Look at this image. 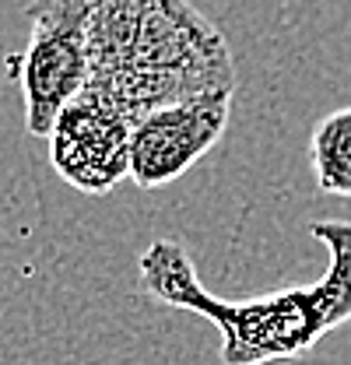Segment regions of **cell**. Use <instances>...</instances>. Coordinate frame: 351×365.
<instances>
[{
  "instance_id": "cell-6",
  "label": "cell",
  "mask_w": 351,
  "mask_h": 365,
  "mask_svg": "<svg viewBox=\"0 0 351 365\" xmlns=\"http://www.w3.org/2000/svg\"><path fill=\"white\" fill-rule=\"evenodd\" d=\"M309 162L320 193L351 197V106L327 113L312 127Z\"/></svg>"
},
{
  "instance_id": "cell-1",
  "label": "cell",
  "mask_w": 351,
  "mask_h": 365,
  "mask_svg": "<svg viewBox=\"0 0 351 365\" xmlns=\"http://www.w3.org/2000/svg\"><path fill=\"white\" fill-rule=\"evenodd\" d=\"M309 235L330 253L327 274L309 288H285L239 302L218 299L200 284L186 246L176 239H155L141 253V284L151 299L215 323L225 365L302 359L323 334L351 319V222H312Z\"/></svg>"
},
{
  "instance_id": "cell-3",
  "label": "cell",
  "mask_w": 351,
  "mask_h": 365,
  "mask_svg": "<svg viewBox=\"0 0 351 365\" xmlns=\"http://www.w3.org/2000/svg\"><path fill=\"white\" fill-rule=\"evenodd\" d=\"M95 0H32V36L18 60L25 98V127L32 137H49L60 113L81 98L91 78L88 25Z\"/></svg>"
},
{
  "instance_id": "cell-5",
  "label": "cell",
  "mask_w": 351,
  "mask_h": 365,
  "mask_svg": "<svg viewBox=\"0 0 351 365\" xmlns=\"http://www.w3.org/2000/svg\"><path fill=\"white\" fill-rule=\"evenodd\" d=\"M46 140L56 176L78 193L106 197L131 176L133 123L116 106L88 91L60 113Z\"/></svg>"
},
{
  "instance_id": "cell-2",
  "label": "cell",
  "mask_w": 351,
  "mask_h": 365,
  "mask_svg": "<svg viewBox=\"0 0 351 365\" xmlns=\"http://www.w3.org/2000/svg\"><path fill=\"white\" fill-rule=\"evenodd\" d=\"M88 60L85 91L131 123L162 106L235 91L228 43L190 0H95Z\"/></svg>"
},
{
  "instance_id": "cell-4",
  "label": "cell",
  "mask_w": 351,
  "mask_h": 365,
  "mask_svg": "<svg viewBox=\"0 0 351 365\" xmlns=\"http://www.w3.org/2000/svg\"><path fill=\"white\" fill-rule=\"evenodd\" d=\"M232 102L235 91H215L141 116L131 140V180L141 190H158L190 173L225 137Z\"/></svg>"
}]
</instances>
